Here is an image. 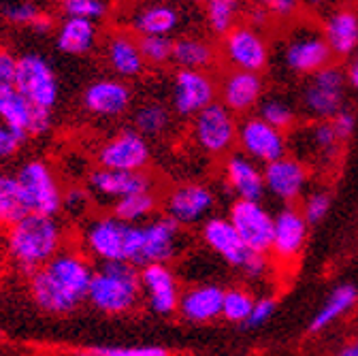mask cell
Returning a JSON list of instances; mask_svg holds the SVG:
<instances>
[{
  "label": "cell",
  "instance_id": "obj_56",
  "mask_svg": "<svg viewBox=\"0 0 358 356\" xmlns=\"http://www.w3.org/2000/svg\"><path fill=\"white\" fill-rule=\"evenodd\" d=\"M335 356H358V339L348 343V346H343Z\"/></svg>",
  "mask_w": 358,
  "mask_h": 356
},
{
  "label": "cell",
  "instance_id": "obj_12",
  "mask_svg": "<svg viewBox=\"0 0 358 356\" xmlns=\"http://www.w3.org/2000/svg\"><path fill=\"white\" fill-rule=\"evenodd\" d=\"M222 54L233 71L262 73L268 64V45L260 30L241 24L233 28L222 41Z\"/></svg>",
  "mask_w": 358,
  "mask_h": 356
},
{
  "label": "cell",
  "instance_id": "obj_38",
  "mask_svg": "<svg viewBox=\"0 0 358 356\" xmlns=\"http://www.w3.org/2000/svg\"><path fill=\"white\" fill-rule=\"evenodd\" d=\"M134 128L141 137H156L169 128V111L160 103H145L134 113Z\"/></svg>",
  "mask_w": 358,
  "mask_h": 356
},
{
  "label": "cell",
  "instance_id": "obj_37",
  "mask_svg": "<svg viewBox=\"0 0 358 356\" xmlns=\"http://www.w3.org/2000/svg\"><path fill=\"white\" fill-rule=\"evenodd\" d=\"M258 118L264 120L266 124H271L273 128L282 130V132L292 130L296 124V111L284 99H278V97H266L260 101Z\"/></svg>",
  "mask_w": 358,
  "mask_h": 356
},
{
  "label": "cell",
  "instance_id": "obj_32",
  "mask_svg": "<svg viewBox=\"0 0 358 356\" xmlns=\"http://www.w3.org/2000/svg\"><path fill=\"white\" fill-rule=\"evenodd\" d=\"M94 41H96L94 22L69 17L58 32V50L71 56H81L94 48Z\"/></svg>",
  "mask_w": 358,
  "mask_h": 356
},
{
  "label": "cell",
  "instance_id": "obj_35",
  "mask_svg": "<svg viewBox=\"0 0 358 356\" xmlns=\"http://www.w3.org/2000/svg\"><path fill=\"white\" fill-rule=\"evenodd\" d=\"M241 7L237 0H207L205 17L213 34L227 36L233 28H237Z\"/></svg>",
  "mask_w": 358,
  "mask_h": 356
},
{
  "label": "cell",
  "instance_id": "obj_1",
  "mask_svg": "<svg viewBox=\"0 0 358 356\" xmlns=\"http://www.w3.org/2000/svg\"><path fill=\"white\" fill-rule=\"evenodd\" d=\"M94 269L81 254L60 250L48 264L30 276L34 303L50 314H69L87 299Z\"/></svg>",
  "mask_w": 358,
  "mask_h": 356
},
{
  "label": "cell",
  "instance_id": "obj_45",
  "mask_svg": "<svg viewBox=\"0 0 358 356\" xmlns=\"http://www.w3.org/2000/svg\"><path fill=\"white\" fill-rule=\"evenodd\" d=\"M3 15L11 22V24H24V26H32L34 20L41 15L38 9L30 3H17V5H9L5 7Z\"/></svg>",
  "mask_w": 358,
  "mask_h": 356
},
{
  "label": "cell",
  "instance_id": "obj_6",
  "mask_svg": "<svg viewBox=\"0 0 358 356\" xmlns=\"http://www.w3.org/2000/svg\"><path fill=\"white\" fill-rule=\"evenodd\" d=\"M282 64L294 73L309 77L333 64V54L324 41L322 30L311 28L307 24L290 30L284 48H282Z\"/></svg>",
  "mask_w": 358,
  "mask_h": 356
},
{
  "label": "cell",
  "instance_id": "obj_24",
  "mask_svg": "<svg viewBox=\"0 0 358 356\" xmlns=\"http://www.w3.org/2000/svg\"><path fill=\"white\" fill-rule=\"evenodd\" d=\"M130 101H132L130 87L120 79H96L83 92V107L90 113L103 118H113L124 113Z\"/></svg>",
  "mask_w": 358,
  "mask_h": 356
},
{
  "label": "cell",
  "instance_id": "obj_18",
  "mask_svg": "<svg viewBox=\"0 0 358 356\" xmlns=\"http://www.w3.org/2000/svg\"><path fill=\"white\" fill-rule=\"evenodd\" d=\"M203 241L220 256L227 260L231 266H237V269H245L250 264V260L254 258L256 252H252L243 239L239 237V233L235 231L233 222L229 218H211L207 220L203 229H201Z\"/></svg>",
  "mask_w": 358,
  "mask_h": 356
},
{
  "label": "cell",
  "instance_id": "obj_31",
  "mask_svg": "<svg viewBox=\"0 0 358 356\" xmlns=\"http://www.w3.org/2000/svg\"><path fill=\"white\" fill-rule=\"evenodd\" d=\"M34 107L17 92L15 85L0 87V122L20 135H30V120Z\"/></svg>",
  "mask_w": 358,
  "mask_h": 356
},
{
  "label": "cell",
  "instance_id": "obj_50",
  "mask_svg": "<svg viewBox=\"0 0 358 356\" xmlns=\"http://www.w3.org/2000/svg\"><path fill=\"white\" fill-rule=\"evenodd\" d=\"M331 124H333V128H335V132H337V137L341 139V141H345L352 132H354V126H356V120H354V113L350 111V109H341L333 120H331Z\"/></svg>",
  "mask_w": 358,
  "mask_h": 356
},
{
  "label": "cell",
  "instance_id": "obj_17",
  "mask_svg": "<svg viewBox=\"0 0 358 356\" xmlns=\"http://www.w3.org/2000/svg\"><path fill=\"white\" fill-rule=\"evenodd\" d=\"M262 177H264V190L268 194H273L282 203L292 205L305 192L309 171L294 156H284L275 162L264 164Z\"/></svg>",
  "mask_w": 358,
  "mask_h": 356
},
{
  "label": "cell",
  "instance_id": "obj_43",
  "mask_svg": "<svg viewBox=\"0 0 358 356\" xmlns=\"http://www.w3.org/2000/svg\"><path fill=\"white\" fill-rule=\"evenodd\" d=\"M305 220H307V225H318V222L331 211V197L322 190L318 192H311L305 197L303 201V207H301Z\"/></svg>",
  "mask_w": 358,
  "mask_h": 356
},
{
  "label": "cell",
  "instance_id": "obj_30",
  "mask_svg": "<svg viewBox=\"0 0 358 356\" xmlns=\"http://www.w3.org/2000/svg\"><path fill=\"white\" fill-rule=\"evenodd\" d=\"M173 60L186 71H205L215 62V50L209 41L199 36H182L173 43Z\"/></svg>",
  "mask_w": 358,
  "mask_h": 356
},
{
  "label": "cell",
  "instance_id": "obj_25",
  "mask_svg": "<svg viewBox=\"0 0 358 356\" xmlns=\"http://www.w3.org/2000/svg\"><path fill=\"white\" fill-rule=\"evenodd\" d=\"M224 290L217 284H199L188 288L179 297L177 311L188 322H213L222 316V303H224Z\"/></svg>",
  "mask_w": 358,
  "mask_h": 356
},
{
  "label": "cell",
  "instance_id": "obj_52",
  "mask_svg": "<svg viewBox=\"0 0 358 356\" xmlns=\"http://www.w3.org/2000/svg\"><path fill=\"white\" fill-rule=\"evenodd\" d=\"M268 17H271V15H268L266 13V9L262 7V5H256L252 11H250V22H248V26H252V28H256V30H260V26H264L266 22H268Z\"/></svg>",
  "mask_w": 358,
  "mask_h": 356
},
{
  "label": "cell",
  "instance_id": "obj_58",
  "mask_svg": "<svg viewBox=\"0 0 358 356\" xmlns=\"http://www.w3.org/2000/svg\"><path fill=\"white\" fill-rule=\"evenodd\" d=\"M190 3H203V0H190Z\"/></svg>",
  "mask_w": 358,
  "mask_h": 356
},
{
  "label": "cell",
  "instance_id": "obj_59",
  "mask_svg": "<svg viewBox=\"0 0 358 356\" xmlns=\"http://www.w3.org/2000/svg\"><path fill=\"white\" fill-rule=\"evenodd\" d=\"M0 177H3V171H0Z\"/></svg>",
  "mask_w": 358,
  "mask_h": 356
},
{
  "label": "cell",
  "instance_id": "obj_49",
  "mask_svg": "<svg viewBox=\"0 0 358 356\" xmlns=\"http://www.w3.org/2000/svg\"><path fill=\"white\" fill-rule=\"evenodd\" d=\"M17 77V58L9 52H0V87L15 85Z\"/></svg>",
  "mask_w": 358,
  "mask_h": 356
},
{
  "label": "cell",
  "instance_id": "obj_44",
  "mask_svg": "<svg viewBox=\"0 0 358 356\" xmlns=\"http://www.w3.org/2000/svg\"><path fill=\"white\" fill-rule=\"evenodd\" d=\"M273 311H275V299H273V297H260V299H256L252 314H250V318L245 320V325H243V327H248V329H256V327L264 325L268 318H271Z\"/></svg>",
  "mask_w": 358,
  "mask_h": 356
},
{
  "label": "cell",
  "instance_id": "obj_15",
  "mask_svg": "<svg viewBox=\"0 0 358 356\" xmlns=\"http://www.w3.org/2000/svg\"><path fill=\"white\" fill-rule=\"evenodd\" d=\"M229 220L235 231L243 239V243L256 254H268L273 243V215L260 203L237 201L231 207Z\"/></svg>",
  "mask_w": 358,
  "mask_h": 356
},
{
  "label": "cell",
  "instance_id": "obj_3",
  "mask_svg": "<svg viewBox=\"0 0 358 356\" xmlns=\"http://www.w3.org/2000/svg\"><path fill=\"white\" fill-rule=\"evenodd\" d=\"M139 294L141 271H137V266L126 260L101 262L99 269H94L87 301L105 314H122L137 305Z\"/></svg>",
  "mask_w": 358,
  "mask_h": 356
},
{
  "label": "cell",
  "instance_id": "obj_5",
  "mask_svg": "<svg viewBox=\"0 0 358 356\" xmlns=\"http://www.w3.org/2000/svg\"><path fill=\"white\" fill-rule=\"evenodd\" d=\"M345 73L331 64L307 77L301 92V109L311 122H331L343 107L345 101Z\"/></svg>",
  "mask_w": 358,
  "mask_h": 356
},
{
  "label": "cell",
  "instance_id": "obj_4",
  "mask_svg": "<svg viewBox=\"0 0 358 356\" xmlns=\"http://www.w3.org/2000/svg\"><path fill=\"white\" fill-rule=\"evenodd\" d=\"M179 248V225L169 218H156L148 225H130L126 262L134 266L166 264Z\"/></svg>",
  "mask_w": 358,
  "mask_h": 356
},
{
  "label": "cell",
  "instance_id": "obj_16",
  "mask_svg": "<svg viewBox=\"0 0 358 356\" xmlns=\"http://www.w3.org/2000/svg\"><path fill=\"white\" fill-rule=\"evenodd\" d=\"M150 162V145L137 130H122L99 150L101 169L143 171Z\"/></svg>",
  "mask_w": 358,
  "mask_h": 356
},
{
  "label": "cell",
  "instance_id": "obj_42",
  "mask_svg": "<svg viewBox=\"0 0 358 356\" xmlns=\"http://www.w3.org/2000/svg\"><path fill=\"white\" fill-rule=\"evenodd\" d=\"M64 11H66L69 17H79V20L94 22V20L105 17L107 5L103 3V0H66Z\"/></svg>",
  "mask_w": 358,
  "mask_h": 356
},
{
  "label": "cell",
  "instance_id": "obj_46",
  "mask_svg": "<svg viewBox=\"0 0 358 356\" xmlns=\"http://www.w3.org/2000/svg\"><path fill=\"white\" fill-rule=\"evenodd\" d=\"M260 5L266 9V13L278 20H290L296 15L301 0H260Z\"/></svg>",
  "mask_w": 358,
  "mask_h": 356
},
{
  "label": "cell",
  "instance_id": "obj_14",
  "mask_svg": "<svg viewBox=\"0 0 358 356\" xmlns=\"http://www.w3.org/2000/svg\"><path fill=\"white\" fill-rule=\"evenodd\" d=\"M217 87L209 73L179 69L173 79V107L179 115L196 118L215 103Z\"/></svg>",
  "mask_w": 358,
  "mask_h": 356
},
{
  "label": "cell",
  "instance_id": "obj_40",
  "mask_svg": "<svg viewBox=\"0 0 358 356\" xmlns=\"http://www.w3.org/2000/svg\"><path fill=\"white\" fill-rule=\"evenodd\" d=\"M173 43L169 36H141L139 50L145 62L150 64H164L173 60Z\"/></svg>",
  "mask_w": 358,
  "mask_h": 356
},
{
  "label": "cell",
  "instance_id": "obj_23",
  "mask_svg": "<svg viewBox=\"0 0 358 356\" xmlns=\"http://www.w3.org/2000/svg\"><path fill=\"white\" fill-rule=\"evenodd\" d=\"M213 194L203 184H184L166 197V213L179 227L196 225L213 209Z\"/></svg>",
  "mask_w": 358,
  "mask_h": 356
},
{
  "label": "cell",
  "instance_id": "obj_47",
  "mask_svg": "<svg viewBox=\"0 0 358 356\" xmlns=\"http://www.w3.org/2000/svg\"><path fill=\"white\" fill-rule=\"evenodd\" d=\"M24 139H26L24 135H20V132L11 130L9 126L0 122V160L11 158L22 148Z\"/></svg>",
  "mask_w": 358,
  "mask_h": 356
},
{
  "label": "cell",
  "instance_id": "obj_48",
  "mask_svg": "<svg viewBox=\"0 0 358 356\" xmlns=\"http://www.w3.org/2000/svg\"><path fill=\"white\" fill-rule=\"evenodd\" d=\"M87 207V192L81 188H71L66 194H62V209H66L71 215H81Z\"/></svg>",
  "mask_w": 358,
  "mask_h": 356
},
{
  "label": "cell",
  "instance_id": "obj_21",
  "mask_svg": "<svg viewBox=\"0 0 358 356\" xmlns=\"http://www.w3.org/2000/svg\"><path fill=\"white\" fill-rule=\"evenodd\" d=\"M141 292L148 299V305L154 314L169 316L177 311L179 305V286L175 273L166 264H148L141 269Z\"/></svg>",
  "mask_w": 358,
  "mask_h": 356
},
{
  "label": "cell",
  "instance_id": "obj_53",
  "mask_svg": "<svg viewBox=\"0 0 358 356\" xmlns=\"http://www.w3.org/2000/svg\"><path fill=\"white\" fill-rule=\"evenodd\" d=\"M348 83L354 87V90H358V50L354 52V56L350 58V66H348Z\"/></svg>",
  "mask_w": 358,
  "mask_h": 356
},
{
  "label": "cell",
  "instance_id": "obj_27",
  "mask_svg": "<svg viewBox=\"0 0 358 356\" xmlns=\"http://www.w3.org/2000/svg\"><path fill=\"white\" fill-rule=\"evenodd\" d=\"M224 175H227V184L231 186V190L237 194V201H262L266 192L264 177L254 160H250L243 154H233L229 156L227 164H224Z\"/></svg>",
  "mask_w": 358,
  "mask_h": 356
},
{
  "label": "cell",
  "instance_id": "obj_13",
  "mask_svg": "<svg viewBox=\"0 0 358 356\" xmlns=\"http://www.w3.org/2000/svg\"><path fill=\"white\" fill-rule=\"evenodd\" d=\"M128 233H130V225H126V222H122L113 213L101 215L85 227L83 245L101 262H120L126 260Z\"/></svg>",
  "mask_w": 358,
  "mask_h": 356
},
{
  "label": "cell",
  "instance_id": "obj_11",
  "mask_svg": "<svg viewBox=\"0 0 358 356\" xmlns=\"http://www.w3.org/2000/svg\"><path fill=\"white\" fill-rule=\"evenodd\" d=\"M237 143L243 156H248L254 162H264V164L284 158L288 152L286 132L273 128L258 115H250L239 124Z\"/></svg>",
  "mask_w": 358,
  "mask_h": 356
},
{
  "label": "cell",
  "instance_id": "obj_9",
  "mask_svg": "<svg viewBox=\"0 0 358 356\" xmlns=\"http://www.w3.org/2000/svg\"><path fill=\"white\" fill-rule=\"evenodd\" d=\"M235 113H231L222 103H213L194 118L192 135L196 145L209 156H224L237 143Z\"/></svg>",
  "mask_w": 358,
  "mask_h": 356
},
{
  "label": "cell",
  "instance_id": "obj_39",
  "mask_svg": "<svg viewBox=\"0 0 358 356\" xmlns=\"http://www.w3.org/2000/svg\"><path fill=\"white\" fill-rule=\"evenodd\" d=\"M256 299L243 290V288H231L224 292V303H222V318L235 322V325H245L254 309Z\"/></svg>",
  "mask_w": 358,
  "mask_h": 356
},
{
  "label": "cell",
  "instance_id": "obj_2",
  "mask_svg": "<svg viewBox=\"0 0 358 356\" xmlns=\"http://www.w3.org/2000/svg\"><path fill=\"white\" fill-rule=\"evenodd\" d=\"M62 248V227L52 215L28 213L9 227L7 250L26 273H34L48 264Z\"/></svg>",
  "mask_w": 358,
  "mask_h": 356
},
{
  "label": "cell",
  "instance_id": "obj_55",
  "mask_svg": "<svg viewBox=\"0 0 358 356\" xmlns=\"http://www.w3.org/2000/svg\"><path fill=\"white\" fill-rule=\"evenodd\" d=\"M333 0H301V5H305L307 9H313V11H320V9H327Z\"/></svg>",
  "mask_w": 358,
  "mask_h": 356
},
{
  "label": "cell",
  "instance_id": "obj_57",
  "mask_svg": "<svg viewBox=\"0 0 358 356\" xmlns=\"http://www.w3.org/2000/svg\"><path fill=\"white\" fill-rule=\"evenodd\" d=\"M248 3H256V5H260V0H248Z\"/></svg>",
  "mask_w": 358,
  "mask_h": 356
},
{
  "label": "cell",
  "instance_id": "obj_33",
  "mask_svg": "<svg viewBox=\"0 0 358 356\" xmlns=\"http://www.w3.org/2000/svg\"><path fill=\"white\" fill-rule=\"evenodd\" d=\"M356 299H358L356 286L343 284V286L335 288L333 294H331V297L327 299V303L322 305V309L318 311L316 316H313V320H311V325H309V331H311V333H318V331L327 329V327H329L331 322H335L339 316L348 314V311L354 307Z\"/></svg>",
  "mask_w": 358,
  "mask_h": 356
},
{
  "label": "cell",
  "instance_id": "obj_10",
  "mask_svg": "<svg viewBox=\"0 0 358 356\" xmlns=\"http://www.w3.org/2000/svg\"><path fill=\"white\" fill-rule=\"evenodd\" d=\"M17 182L22 184L30 213L54 218L62 209V192L58 180L54 177V171L43 160L26 162L17 173Z\"/></svg>",
  "mask_w": 358,
  "mask_h": 356
},
{
  "label": "cell",
  "instance_id": "obj_26",
  "mask_svg": "<svg viewBox=\"0 0 358 356\" xmlns=\"http://www.w3.org/2000/svg\"><path fill=\"white\" fill-rule=\"evenodd\" d=\"M322 34L333 58H352L358 50V11L335 9L324 20Z\"/></svg>",
  "mask_w": 358,
  "mask_h": 356
},
{
  "label": "cell",
  "instance_id": "obj_29",
  "mask_svg": "<svg viewBox=\"0 0 358 356\" xmlns=\"http://www.w3.org/2000/svg\"><path fill=\"white\" fill-rule=\"evenodd\" d=\"M107 60L113 73L120 77H137L145 69L139 41H134L130 34L124 32H115L107 41Z\"/></svg>",
  "mask_w": 358,
  "mask_h": 356
},
{
  "label": "cell",
  "instance_id": "obj_34",
  "mask_svg": "<svg viewBox=\"0 0 358 356\" xmlns=\"http://www.w3.org/2000/svg\"><path fill=\"white\" fill-rule=\"evenodd\" d=\"M30 213L22 184L17 182V177L3 175L0 177V222L3 225L13 227L15 222L26 218Z\"/></svg>",
  "mask_w": 358,
  "mask_h": 356
},
{
  "label": "cell",
  "instance_id": "obj_8",
  "mask_svg": "<svg viewBox=\"0 0 358 356\" xmlns=\"http://www.w3.org/2000/svg\"><path fill=\"white\" fill-rule=\"evenodd\" d=\"M17 92L32 105L52 111L58 103V79L52 64L43 56L26 54L17 58V77H15Z\"/></svg>",
  "mask_w": 358,
  "mask_h": 356
},
{
  "label": "cell",
  "instance_id": "obj_41",
  "mask_svg": "<svg viewBox=\"0 0 358 356\" xmlns=\"http://www.w3.org/2000/svg\"><path fill=\"white\" fill-rule=\"evenodd\" d=\"M79 356H169L160 346H103L90 348Z\"/></svg>",
  "mask_w": 358,
  "mask_h": 356
},
{
  "label": "cell",
  "instance_id": "obj_7",
  "mask_svg": "<svg viewBox=\"0 0 358 356\" xmlns=\"http://www.w3.org/2000/svg\"><path fill=\"white\" fill-rule=\"evenodd\" d=\"M341 139L331 122H309L307 126H299L292 130L288 139V150L292 156L301 160L307 169L313 166H331L337 162L341 154Z\"/></svg>",
  "mask_w": 358,
  "mask_h": 356
},
{
  "label": "cell",
  "instance_id": "obj_28",
  "mask_svg": "<svg viewBox=\"0 0 358 356\" xmlns=\"http://www.w3.org/2000/svg\"><path fill=\"white\" fill-rule=\"evenodd\" d=\"M179 22L182 13L169 3H150L132 13V28L141 36H169Z\"/></svg>",
  "mask_w": 358,
  "mask_h": 356
},
{
  "label": "cell",
  "instance_id": "obj_20",
  "mask_svg": "<svg viewBox=\"0 0 358 356\" xmlns=\"http://www.w3.org/2000/svg\"><path fill=\"white\" fill-rule=\"evenodd\" d=\"M90 190L103 199L120 201L132 194L152 192L154 182L145 171H109L96 169L90 175Z\"/></svg>",
  "mask_w": 358,
  "mask_h": 356
},
{
  "label": "cell",
  "instance_id": "obj_36",
  "mask_svg": "<svg viewBox=\"0 0 358 356\" xmlns=\"http://www.w3.org/2000/svg\"><path fill=\"white\" fill-rule=\"evenodd\" d=\"M156 207H158V199L152 192H141L115 201L113 215L126 222V225H139L141 220L150 218L156 211Z\"/></svg>",
  "mask_w": 358,
  "mask_h": 356
},
{
  "label": "cell",
  "instance_id": "obj_22",
  "mask_svg": "<svg viewBox=\"0 0 358 356\" xmlns=\"http://www.w3.org/2000/svg\"><path fill=\"white\" fill-rule=\"evenodd\" d=\"M264 94V79L258 73L248 71H229L222 77L220 97L222 105L231 113H248L256 105H260Z\"/></svg>",
  "mask_w": 358,
  "mask_h": 356
},
{
  "label": "cell",
  "instance_id": "obj_51",
  "mask_svg": "<svg viewBox=\"0 0 358 356\" xmlns=\"http://www.w3.org/2000/svg\"><path fill=\"white\" fill-rule=\"evenodd\" d=\"M50 126H52V111L34 107L30 120V135H43V132L50 130Z\"/></svg>",
  "mask_w": 358,
  "mask_h": 356
},
{
  "label": "cell",
  "instance_id": "obj_19",
  "mask_svg": "<svg viewBox=\"0 0 358 356\" xmlns=\"http://www.w3.org/2000/svg\"><path fill=\"white\" fill-rule=\"evenodd\" d=\"M307 239V220L294 205H286L273 215V243L271 252L278 260H294Z\"/></svg>",
  "mask_w": 358,
  "mask_h": 356
},
{
  "label": "cell",
  "instance_id": "obj_54",
  "mask_svg": "<svg viewBox=\"0 0 358 356\" xmlns=\"http://www.w3.org/2000/svg\"><path fill=\"white\" fill-rule=\"evenodd\" d=\"M30 28H32L36 34H45V32H50V30H52V20H50L48 15H43V13H41V15L34 20V24H32Z\"/></svg>",
  "mask_w": 358,
  "mask_h": 356
}]
</instances>
